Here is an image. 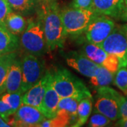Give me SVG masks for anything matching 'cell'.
Returning <instances> with one entry per match:
<instances>
[{
    "mask_svg": "<svg viewBox=\"0 0 127 127\" xmlns=\"http://www.w3.org/2000/svg\"><path fill=\"white\" fill-rule=\"evenodd\" d=\"M114 84L123 93L127 95V68L120 67L115 73L114 78Z\"/></svg>",
    "mask_w": 127,
    "mask_h": 127,
    "instance_id": "cb8c5ba5",
    "label": "cell"
},
{
    "mask_svg": "<svg viewBox=\"0 0 127 127\" xmlns=\"http://www.w3.org/2000/svg\"><path fill=\"white\" fill-rule=\"evenodd\" d=\"M115 26L111 17L97 14L92 19L85 31L86 40L98 46L108 37Z\"/></svg>",
    "mask_w": 127,
    "mask_h": 127,
    "instance_id": "ba28073f",
    "label": "cell"
},
{
    "mask_svg": "<svg viewBox=\"0 0 127 127\" xmlns=\"http://www.w3.org/2000/svg\"><path fill=\"white\" fill-rule=\"evenodd\" d=\"M122 28L124 29V31L125 32V33H126V35H127V24H125V25H124L122 26Z\"/></svg>",
    "mask_w": 127,
    "mask_h": 127,
    "instance_id": "d6a6232c",
    "label": "cell"
},
{
    "mask_svg": "<svg viewBox=\"0 0 127 127\" xmlns=\"http://www.w3.org/2000/svg\"><path fill=\"white\" fill-rule=\"evenodd\" d=\"M114 73L110 72L109 70L100 66L97 72L90 78V83L92 86L99 88L102 86H108L114 81Z\"/></svg>",
    "mask_w": 127,
    "mask_h": 127,
    "instance_id": "ffe728a7",
    "label": "cell"
},
{
    "mask_svg": "<svg viewBox=\"0 0 127 127\" xmlns=\"http://www.w3.org/2000/svg\"><path fill=\"white\" fill-rule=\"evenodd\" d=\"M66 63L70 67L76 70L83 76L91 78L94 76L100 65L89 59L83 52L82 53L70 52L66 58Z\"/></svg>",
    "mask_w": 127,
    "mask_h": 127,
    "instance_id": "7c38bea8",
    "label": "cell"
},
{
    "mask_svg": "<svg viewBox=\"0 0 127 127\" xmlns=\"http://www.w3.org/2000/svg\"><path fill=\"white\" fill-rule=\"evenodd\" d=\"M40 16L42 21L47 50L62 47L66 36L57 6L50 4L43 6Z\"/></svg>",
    "mask_w": 127,
    "mask_h": 127,
    "instance_id": "6da1fadb",
    "label": "cell"
},
{
    "mask_svg": "<svg viewBox=\"0 0 127 127\" xmlns=\"http://www.w3.org/2000/svg\"><path fill=\"white\" fill-rule=\"evenodd\" d=\"M93 4L95 13L114 18L121 17L126 6L124 0H93Z\"/></svg>",
    "mask_w": 127,
    "mask_h": 127,
    "instance_id": "4fadbf2b",
    "label": "cell"
},
{
    "mask_svg": "<svg viewBox=\"0 0 127 127\" xmlns=\"http://www.w3.org/2000/svg\"><path fill=\"white\" fill-rule=\"evenodd\" d=\"M124 3H125V6H127V0H124Z\"/></svg>",
    "mask_w": 127,
    "mask_h": 127,
    "instance_id": "836d02e7",
    "label": "cell"
},
{
    "mask_svg": "<svg viewBox=\"0 0 127 127\" xmlns=\"http://www.w3.org/2000/svg\"><path fill=\"white\" fill-rule=\"evenodd\" d=\"M14 114L9 105L0 99V117L6 122L9 117Z\"/></svg>",
    "mask_w": 127,
    "mask_h": 127,
    "instance_id": "83f0119b",
    "label": "cell"
},
{
    "mask_svg": "<svg viewBox=\"0 0 127 127\" xmlns=\"http://www.w3.org/2000/svg\"><path fill=\"white\" fill-rule=\"evenodd\" d=\"M22 83V69L21 59L17 57L9 68L6 80V93H16L21 91Z\"/></svg>",
    "mask_w": 127,
    "mask_h": 127,
    "instance_id": "9a60e30c",
    "label": "cell"
},
{
    "mask_svg": "<svg viewBox=\"0 0 127 127\" xmlns=\"http://www.w3.org/2000/svg\"><path fill=\"white\" fill-rule=\"evenodd\" d=\"M95 112L102 114L111 121L120 119L119 106L124 96L108 86L97 88Z\"/></svg>",
    "mask_w": 127,
    "mask_h": 127,
    "instance_id": "5b68a950",
    "label": "cell"
},
{
    "mask_svg": "<svg viewBox=\"0 0 127 127\" xmlns=\"http://www.w3.org/2000/svg\"><path fill=\"white\" fill-rule=\"evenodd\" d=\"M83 52L93 62L114 74L119 68L118 58L114 55L107 53L99 46L88 42L83 46Z\"/></svg>",
    "mask_w": 127,
    "mask_h": 127,
    "instance_id": "30bf717a",
    "label": "cell"
},
{
    "mask_svg": "<svg viewBox=\"0 0 127 127\" xmlns=\"http://www.w3.org/2000/svg\"><path fill=\"white\" fill-rule=\"evenodd\" d=\"M98 46L118 58L119 68L127 67V37L122 26H115L108 37Z\"/></svg>",
    "mask_w": 127,
    "mask_h": 127,
    "instance_id": "52a82bcc",
    "label": "cell"
},
{
    "mask_svg": "<svg viewBox=\"0 0 127 127\" xmlns=\"http://www.w3.org/2000/svg\"><path fill=\"white\" fill-rule=\"evenodd\" d=\"M17 57L16 52L0 56V95L6 91V80L9 70Z\"/></svg>",
    "mask_w": 127,
    "mask_h": 127,
    "instance_id": "ac0fdd59",
    "label": "cell"
},
{
    "mask_svg": "<svg viewBox=\"0 0 127 127\" xmlns=\"http://www.w3.org/2000/svg\"><path fill=\"white\" fill-rule=\"evenodd\" d=\"M46 117L36 107L23 104L16 113L11 115L6 122L10 127H39Z\"/></svg>",
    "mask_w": 127,
    "mask_h": 127,
    "instance_id": "9c48e42d",
    "label": "cell"
},
{
    "mask_svg": "<svg viewBox=\"0 0 127 127\" xmlns=\"http://www.w3.org/2000/svg\"><path fill=\"white\" fill-rule=\"evenodd\" d=\"M79 101L72 97H61L58 103V109H63L71 116L72 126L77 120V109Z\"/></svg>",
    "mask_w": 127,
    "mask_h": 127,
    "instance_id": "7402d4cb",
    "label": "cell"
},
{
    "mask_svg": "<svg viewBox=\"0 0 127 127\" xmlns=\"http://www.w3.org/2000/svg\"><path fill=\"white\" fill-rule=\"evenodd\" d=\"M12 11L7 0H0V25L4 26V21L7 15Z\"/></svg>",
    "mask_w": 127,
    "mask_h": 127,
    "instance_id": "484cf974",
    "label": "cell"
},
{
    "mask_svg": "<svg viewBox=\"0 0 127 127\" xmlns=\"http://www.w3.org/2000/svg\"><path fill=\"white\" fill-rule=\"evenodd\" d=\"M22 69V83L21 91L25 93L33 86L45 74L44 62L38 56L27 53L21 59Z\"/></svg>",
    "mask_w": 127,
    "mask_h": 127,
    "instance_id": "8992f818",
    "label": "cell"
},
{
    "mask_svg": "<svg viewBox=\"0 0 127 127\" xmlns=\"http://www.w3.org/2000/svg\"><path fill=\"white\" fill-rule=\"evenodd\" d=\"M111 120L107 118L102 114L95 112L91 117L88 123V127H104L108 126L111 123Z\"/></svg>",
    "mask_w": 127,
    "mask_h": 127,
    "instance_id": "d4e9b609",
    "label": "cell"
},
{
    "mask_svg": "<svg viewBox=\"0 0 127 127\" xmlns=\"http://www.w3.org/2000/svg\"><path fill=\"white\" fill-rule=\"evenodd\" d=\"M121 19H122L123 21L127 22V6H125L124 9L123 10L122 14L121 15V17H120Z\"/></svg>",
    "mask_w": 127,
    "mask_h": 127,
    "instance_id": "4dcf8cb0",
    "label": "cell"
},
{
    "mask_svg": "<svg viewBox=\"0 0 127 127\" xmlns=\"http://www.w3.org/2000/svg\"><path fill=\"white\" fill-rule=\"evenodd\" d=\"M51 85L60 98L72 97L80 101L85 97H92L83 82L66 68H59L52 73Z\"/></svg>",
    "mask_w": 127,
    "mask_h": 127,
    "instance_id": "7a4b0ae2",
    "label": "cell"
},
{
    "mask_svg": "<svg viewBox=\"0 0 127 127\" xmlns=\"http://www.w3.org/2000/svg\"><path fill=\"white\" fill-rule=\"evenodd\" d=\"M60 97L51 85L50 80L49 85L47 87L45 94L42 100L39 110L44 114L47 119H51L56 117L58 110V103Z\"/></svg>",
    "mask_w": 127,
    "mask_h": 127,
    "instance_id": "5bb4252c",
    "label": "cell"
},
{
    "mask_svg": "<svg viewBox=\"0 0 127 127\" xmlns=\"http://www.w3.org/2000/svg\"><path fill=\"white\" fill-rule=\"evenodd\" d=\"M12 11L22 15H27L35 9L36 0H7Z\"/></svg>",
    "mask_w": 127,
    "mask_h": 127,
    "instance_id": "44dd1931",
    "label": "cell"
},
{
    "mask_svg": "<svg viewBox=\"0 0 127 127\" xmlns=\"http://www.w3.org/2000/svg\"><path fill=\"white\" fill-rule=\"evenodd\" d=\"M51 77L52 73L49 71H46L45 76L27 91L23 93L22 95V103L31 105L36 107L37 109H40Z\"/></svg>",
    "mask_w": 127,
    "mask_h": 127,
    "instance_id": "8fae6325",
    "label": "cell"
},
{
    "mask_svg": "<svg viewBox=\"0 0 127 127\" xmlns=\"http://www.w3.org/2000/svg\"><path fill=\"white\" fill-rule=\"evenodd\" d=\"M18 47V36L12 34L5 26L0 25V56L14 52Z\"/></svg>",
    "mask_w": 127,
    "mask_h": 127,
    "instance_id": "2e32d148",
    "label": "cell"
},
{
    "mask_svg": "<svg viewBox=\"0 0 127 127\" xmlns=\"http://www.w3.org/2000/svg\"><path fill=\"white\" fill-rule=\"evenodd\" d=\"M28 20L23 15L15 11H11L6 17L4 26L12 34L18 36L23 33L27 27Z\"/></svg>",
    "mask_w": 127,
    "mask_h": 127,
    "instance_id": "e0dca14e",
    "label": "cell"
},
{
    "mask_svg": "<svg viewBox=\"0 0 127 127\" xmlns=\"http://www.w3.org/2000/svg\"><path fill=\"white\" fill-rule=\"evenodd\" d=\"M120 119H127V95L124 97L119 106Z\"/></svg>",
    "mask_w": 127,
    "mask_h": 127,
    "instance_id": "f1b7e54d",
    "label": "cell"
},
{
    "mask_svg": "<svg viewBox=\"0 0 127 127\" xmlns=\"http://www.w3.org/2000/svg\"><path fill=\"white\" fill-rule=\"evenodd\" d=\"M22 95L23 93L21 91L16 93H6L1 95L0 99L6 104H8L15 114L17 109L22 104Z\"/></svg>",
    "mask_w": 127,
    "mask_h": 127,
    "instance_id": "603a6c76",
    "label": "cell"
},
{
    "mask_svg": "<svg viewBox=\"0 0 127 127\" xmlns=\"http://www.w3.org/2000/svg\"><path fill=\"white\" fill-rule=\"evenodd\" d=\"M93 109V97H85L79 101L77 109V120L73 127H82L87 122Z\"/></svg>",
    "mask_w": 127,
    "mask_h": 127,
    "instance_id": "d6986e66",
    "label": "cell"
},
{
    "mask_svg": "<svg viewBox=\"0 0 127 127\" xmlns=\"http://www.w3.org/2000/svg\"><path fill=\"white\" fill-rule=\"evenodd\" d=\"M19 45L26 53L38 57L47 51L41 18L28 20L27 27L21 35Z\"/></svg>",
    "mask_w": 127,
    "mask_h": 127,
    "instance_id": "3957f363",
    "label": "cell"
},
{
    "mask_svg": "<svg viewBox=\"0 0 127 127\" xmlns=\"http://www.w3.org/2000/svg\"><path fill=\"white\" fill-rule=\"evenodd\" d=\"M10 127L9 124L6 122H5L3 119L0 117V127Z\"/></svg>",
    "mask_w": 127,
    "mask_h": 127,
    "instance_id": "1f68e13d",
    "label": "cell"
},
{
    "mask_svg": "<svg viewBox=\"0 0 127 127\" xmlns=\"http://www.w3.org/2000/svg\"><path fill=\"white\" fill-rule=\"evenodd\" d=\"M116 127H127V119H119L117 123L115 125Z\"/></svg>",
    "mask_w": 127,
    "mask_h": 127,
    "instance_id": "f546056e",
    "label": "cell"
},
{
    "mask_svg": "<svg viewBox=\"0 0 127 127\" xmlns=\"http://www.w3.org/2000/svg\"><path fill=\"white\" fill-rule=\"evenodd\" d=\"M66 36L77 37L85 32L87 27L97 14L93 10L68 7L60 11Z\"/></svg>",
    "mask_w": 127,
    "mask_h": 127,
    "instance_id": "277c9868",
    "label": "cell"
},
{
    "mask_svg": "<svg viewBox=\"0 0 127 127\" xmlns=\"http://www.w3.org/2000/svg\"><path fill=\"white\" fill-rule=\"evenodd\" d=\"M93 0H73L71 6L76 9L93 10Z\"/></svg>",
    "mask_w": 127,
    "mask_h": 127,
    "instance_id": "4316f807",
    "label": "cell"
}]
</instances>
